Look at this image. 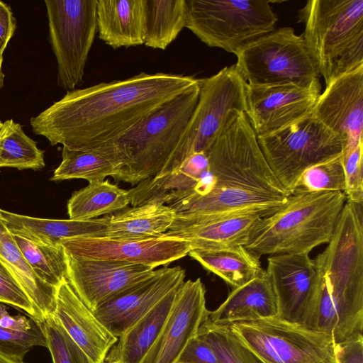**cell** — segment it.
<instances>
[{
  "mask_svg": "<svg viewBox=\"0 0 363 363\" xmlns=\"http://www.w3.org/2000/svg\"><path fill=\"white\" fill-rule=\"evenodd\" d=\"M230 326L263 363H337L332 335L277 316Z\"/></svg>",
  "mask_w": 363,
  "mask_h": 363,
  "instance_id": "cell-10",
  "label": "cell"
},
{
  "mask_svg": "<svg viewBox=\"0 0 363 363\" xmlns=\"http://www.w3.org/2000/svg\"><path fill=\"white\" fill-rule=\"evenodd\" d=\"M178 287L166 295L143 318L118 337L107 353L105 363L142 362L166 322Z\"/></svg>",
  "mask_w": 363,
  "mask_h": 363,
  "instance_id": "cell-24",
  "label": "cell"
},
{
  "mask_svg": "<svg viewBox=\"0 0 363 363\" xmlns=\"http://www.w3.org/2000/svg\"><path fill=\"white\" fill-rule=\"evenodd\" d=\"M185 274L179 266L156 269L148 278L96 308L93 313L104 328L118 337L180 286Z\"/></svg>",
  "mask_w": 363,
  "mask_h": 363,
  "instance_id": "cell-18",
  "label": "cell"
},
{
  "mask_svg": "<svg viewBox=\"0 0 363 363\" xmlns=\"http://www.w3.org/2000/svg\"><path fill=\"white\" fill-rule=\"evenodd\" d=\"M257 140L271 170L290 194L307 168L343 151L340 138L313 114L257 136Z\"/></svg>",
  "mask_w": 363,
  "mask_h": 363,
  "instance_id": "cell-9",
  "label": "cell"
},
{
  "mask_svg": "<svg viewBox=\"0 0 363 363\" xmlns=\"http://www.w3.org/2000/svg\"><path fill=\"white\" fill-rule=\"evenodd\" d=\"M13 237L27 263L43 281L57 288L67 279V253L62 244L47 245L19 235Z\"/></svg>",
  "mask_w": 363,
  "mask_h": 363,
  "instance_id": "cell-33",
  "label": "cell"
},
{
  "mask_svg": "<svg viewBox=\"0 0 363 363\" xmlns=\"http://www.w3.org/2000/svg\"><path fill=\"white\" fill-rule=\"evenodd\" d=\"M67 261L68 282L92 311L148 278L155 270L144 264L84 258L68 253Z\"/></svg>",
  "mask_w": 363,
  "mask_h": 363,
  "instance_id": "cell-13",
  "label": "cell"
},
{
  "mask_svg": "<svg viewBox=\"0 0 363 363\" xmlns=\"http://www.w3.org/2000/svg\"><path fill=\"white\" fill-rule=\"evenodd\" d=\"M103 363H105V362H103Z\"/></svg>",
  "mask_w": 363,
  "mask_h": 363,
  "instance_id": "cell-45",
  "label": "cell"
},
{
  "mask_svg": "<svg viewBox=\"0 0 363 363\" xmlns=\"http://www.w3.org/2000/svg\"><path fill=\"white\" fill-rule=\"evenodd\" d=\"M0 363H26L24 357L6 353L0 350Z\"/></svg>",
  "mask_w": 363,
  "mask_h": 363,
  "instance_id": "cell-42",
  "label": "cell"
},
{
  "mask_svg": "<svg viewBox=\"0 0 363 363\" xmlns=\"http://www.w3.org/2000/svg\"><path fill=\"white\" fill-rule=\"evenodd\" d=\"M208 313L201 279L184 281L159 336L140 363H176L188 342L199 334Z\"/></svg>",
  "mask_w": 363,
  "mask_h": 363,
  "instance_id": "cell-17",
  "label": "cell"
},
{
  "mask_svg": "<svg viewBox=\"0 0 363 363\" xmlns=\"http://www.w3.org/2000/svg\"><path fill=\"white\" fill-rule=\"evenodd\" d=\"M0 302L20 308L38 320L36 311L28 296L13 273L1 259Z\"/></svg>",
  "mask_w": 363,
  "mask_h": 363,
  "instance_id": "cell-37",
  "label": "cell"
},
{
  "mask_svg": "<svg viewBox=\"0 0 363 363\" xmlns=\"http://www.w3.org/2000/svg\"><path fill=\"white\" fill-rule=\"evenodd\" d=\"M45 347L47 342L42 324L33 317L11 315L0 303V350L24 357L33 347Z\"/></svg>",
  "mask_w": 363,
  "mask_h": 363,
  "instance_id": "cell-32",
  "label": "cell"
},
{
  "mask_svg": "<svg viewBox=\"0 0 363 363\" xmlns=\"http://www.w3.org/2000/svg\"><path fill=\"white\" fill-rule=\"evenodd\" d=\"M363 143L342 155L345 176L347 200L363 203Z\"/></svg>",
  "mask_w": 363,
  "mask_h": 363,
  "instance_id": "cell-38",
  "label": "cell"
},
{
  "mask_svg": "<svg viewBox=\"0 0 363 363\" xmlns=\"http://www.w3.org/2000/svg\"><path fill=\"white\" fill-rule=\"evenodd\" d=\"M235 56V67L248 84L321 86L303 37L291 27L274 29L246 45Z\"/></svg>",
  "mask_w": 363,
  "mask_h": 363,
  "instance_id": "cell-7",
  "label": "cell"
},
{
  "mask_svg": "<svg viewBox=\"0 0 363 363\" xmlns=\"http://www.w3.org/2000/svg\"><path fill=\"white\" fill-rule=\"evenodd\" d=\"M337 363H363V336L335 344Z\"/></svg>",
  "mask_w": 363,
  "mask_h": 363,
  "instance_id": "cell-40",
  "label": "cell"
},
{
  "mask_svg": "<svg viewBox=\"0 0 363 363\" xmlns=\"http://www.w3.org/2000/svg\"><path fill=\"white\" fill-rule=\"evenodd\" d=\"M186 28L201 42L236 54L275 28L278 18L264 0H186Z\"/></svg>",
  "mask_w": 363,
  "mask_h": 363,
  "instance_id": "cell-6",
  "label": "cell"
},
{
  "mask_svg": "<svg viewBox=\"0 0 363 363\" xmlns=\"http://www.w3.org/2000/svg\"><path fill=\"white\" fill-rule=\"evenodd\" d=\"M199 82L189 75L140 72L69 91L30 123L33 132L45 137L52 145L86 150L117 138Z\"/></svg>",
  "mask_w": 363,
  "mask_h": 363,
  "instance_id": "cell-1",
  "label": "cell"
},
{
  "mask_svg": "<svg viewBox=\"0 0 363 363\" xmlns=\"http://www.w3.org/2000/svg\"><path fill=\"white\" fill-rule=\"evenodd\" d=\"M3 56H0V89L4 86V74L2 71Z\"/></svg>",
  "mask_w": 363,
  "mask_h": 363,
  "instance_id": "cell-43",
  "label": "cell"
},
{
  "mask_svg": "<svg viewBox=\"0 0 363 363\" xmlns=\"http://www.w3.org/2000/svg\"><path fill=\"white\" fill-rule=\"evenodd\" d=\"M312 114L340 138L342 155L363 143V65L325 85Z\"/></svg>",
  "mask_w": 363,
  "mask_h": 363,
  "instance_id": "cell-16",
  "label": "cell"
},
{
  "mask_svg": "<svg viewBox=\"0 0 363 363\" xmlns=\"http://www.w3.org/2000/svg\"><path fill=\"white\" fill-rule=\"evenodd\" d=\"M0 259L13 273L30 300L42 322L47 315L53 313L57 288L43 281L27 263L13 234L0 219Z\"/></svg>",
  "mask_w": 363,
  "mask_h": 363,
  "instance_id": "cell-27",
  "label": "cell"
},
{
  "mask_svg": "<svg viewBox=\"0 0 363 363\" xmlns=\"http://www.w3.org/2000/svg\"><path fill=\"white\" fill-rule=\"evenodd\" d=\"M199 96V82L111 141L116 144L124 158L123 167L113 179L137 185L158 174L177 145Z\"/></svg>",
  "mask_w": 363,
  "mask_h": 363,
  "instance_id": "cell-5",
  "label": "cell"
},
{
  "mask_svg": "<svg viewBox=\"0 0 363 363\" xmlns=\"http://www.w3.org/2000/svg\"><path fill=\"white\" fill-rule=\"evenodd\" d=\"M276 296L265 270L234 288L218 308L209 311L207 321L212 324L230 325L277 315Z\"/></svg>",
  "mask_w": 363,
  "mask_h": 363,
  "instance_id": "cell-21",
  "label": "cell"
},
{
  "mask_svg": "<svg viewBox=\"0 0 363 363\" xmlns=\"http://www.w3.org/2000/svg\"><path fill=\"white\" fill-rule=\"evenodd\" d=\"M188 255L233 289L245 284L264 271L259 258L242 245L215 250H191Z\"/></svg>",
  "mask_w": 363,
  "mask_h": 363,
  "instance_id": "cell-28",
  "label": "cell"
},
{
  "mask_svg": "<svg viewBox=\"0 0 363 363\" xmlns=\"http://www.w3.org/2000/svg\"><path fill=\"white\" fill-rule=\"evenodd\" d=\"M129 204L128 190L104 180L75 191L67 202V213L70 220H89L120 211Z\"/></svg>",
  "mask_w": 363,
  "mask_h": 363,
  "instance_id": "cell-30",
  "label": "cell"
},
{
  "mask_svg": "<svg viewBox=\"0 0 363 363\" xmlns=\"http://www.w3.org/2000/svg\"><path fill=\"white\" fill-rule=\"evenodd\" d=\"M0 219L13 234L33 242L57 245L65 239L77 237H104L107 216L89 220L34 218L0 208Z\"/></svg>",
  "mask_w": 363,
  "mask_h": 363,
  "instance_id": "cell-22",
  "label": "cell"
},
{
  "mask_svg": "<svg viewBox=\"0 0 363 363\" xmlns=\"http://www.w3.org/2000/svg\"><path fill=\"white\" fill-rule=\"evenodd\" d=\"M346 201L342 191L291 194L277 210L259 218L244 246L258 258L309 254L330 242Z\"/></svg>",
  "mask_w": 363,
  "mask_h": 363,
  "instance_id": "cell-3",
  "label": "cell"
},
{
  "mask_svg": "<svg viewBox=\"0 0 363 363\" xmlns=\"http://www.w3.org/2000/svg\"><path fill=\"white\" fill-rule=\"evenodd\" d=\"M143 44L165 50L186 27V0H143Z\"/></svg>",
  "mask_w": 363,
  "mask_h": 363,
  "instance_id": "cell-29",
  "label": "cell"
},
{
  "mask_svg": "<svg viewBox=\"0 0 363 363\" xmlns=\"http://www.w3.org/2000/svg\"><path fill=\"white\" fill-rule=\"evenodd\" d=\"M176 217L169 206L148 203L125 208L116 214L107 215L104 237L121 240H145L166 233Z\"/></svg>",
  "mask_w": 363,
  "mask_h": 363,
  "instance_id": "cell-25",
  "label": "cell"
},
{
  "mask_svg": "<svg viewBox=\"0 0 363 363\" xmlns=\"http://www.w3.org/2000/svg\"><path fill=\"white\" fill-rule=\"evenodd\" d=\"M215 186L169 206L176 215L271 213L290 195L271 170L245 112L232 110L204 152Z\"/></svg>",
  "mask_w": 363,
  "mask_h": 363,
  "instance_id": "cell-2",
  "label": "cell"
},
{
  "mask_svg": "<svg viewBox=\"0 0 363 363\" xmlns=\"http://www.w3.org/2000/svg\"><path fill=\"white\" fill-rule=\"evenodd\" d=\"M45 166L44 151L26 135L21 125L12 119L3 123L0 130V167L38 170Z\"/></svg>",
  "mask_w": 363,
  "mask_h": 363,
  "instance_id": "cell-31",
  "label": "cell"
},
{
  "mask_svg": "<svg viewBox=\"0 0 363 363\" xmlns=\"http://www.w3.org/2000/svg\"><path fill=\"white\" fill-rule=\"evenodd\" d=\"M62 158L52 181L82 179L89 183L101 182L107 177L113 178L123 165V156L113 142L86 150L63 147Z\"/></svg>",
  "mask_w": 363,
  "mask_h": 363,
  "instance_id": "cell-26",
  "label": "cell"
},
{
  "mask_svg": "<svg viewBox=\"0 0 363 363\" xmlns=\"http://www.w3.org/2000/svg\"><path fill=\"white\" fill-rule=\"evenodd\" d=\"M45 4L57 62V84L72 91L83 81L97 31V0H45Z\"/></svg>",
  "mask_w": 363,
  "mask_h": 363,
  "instance_id": "cell-11",
  "label": "cell"
},
{
  "mask_svg": "<svg viewBox=\"0 0 363 363\" xmlns=\"http://www.w3.org/2000/svg\"><path fill=\"white\" fill-rule=\"evenodd\" d=\"M2 125H3V123L1 121H0V130H1V127H2Z\"/></svg>",
  "mask_w": 363,
  "mask_h": 363,
  "instance_id": "cell-44",
  "label": "cell"
},
{
  "mask_svg": "<svg viewBox=\"0 0 363 363\" xmlns=\"http://www.w3.org/2000/svg\"><path fill=\"white\" fill-rule=\"evenodd\" d=\"M265 272L276 296L277 317L313 329L320 286L309 254L269 256Z\"/></svg>",
  "mask_w": 363,
  "mask_h": 363,
  "instance_id": "cell-12",
  "label": "cell"
},
{
  "mask_svg": "<svg viewBox=\"0 0 363 363\" xmlns=\"http://www.w3.org/2000/svg\"><path fill=\"white\" fill-rule=\"evenodd\" d=\"M247 86L235 65L199 79V96L193 114L175 149L154 177L171 174L190 155L204 152L232 110L245 112Z\"/></svg>",
  "mask_w": 363,
  "mask_h": 363,
  "instance_id": "cell-8",
  "label": "cell"
},
{
  "mask_svg": "<svg viewBox=\"0 0 363 363\" xmlns=\"http://www.w3.org/2000/svg\"><path fill=\"white\" fill-rule=\"evenodd\" d=\"M16 28V22L13 12L6 4L0 1V56L3 55Z\"/></svg>",
  "mask_w": 363,
  "mask_h": 363,
  "instance_id": "cell-41",
  "label": "cell"
},
{
  "mask_svg": "<svg viewBox=\"0 0 363 363\" xmlns=\"http://www.w3.org/2000/svg\"><path fill=\"white\" fill-rule=\"evenodd\" d=\"M99 38L114 49L143 45V0H97Z\"/></svg>",
  "mask_w": 363,
  "mask_h": 363,
  "instance_id": "cell-23",
  "label": "cell"
},
{
  "mask_svg": "<svg viewBox=\"0 0 363 363\" xmlns=\"http://www.w3.org/2000/svg\"><path fill=\"white\" fill-rule=\"evenodd\" d=\"M176 363H219L216 354L204 335L192 337L180 354Z\"/></svg>",
  "mask_w": 363,
  "mask_h": 363,
  "instance_id": "cell-39",
  "label": "cell"
},
{
  "mask_svg": "<svg viewBox=\"0 0 363 363\" xmlns=\"http://www.w3.org/2000/svg\"><path fill=\"white\" fill-rule=\"evenodd\" d=\"M342 155L307 168L299 177L294 192L345 191ZM292 193V194H293Z\"/></svg>",
  "mask_w": 363,
  "mask_h": 363,
  "instance_id": "cell-35",
  "label": "cell"
},
{
  "mask_svg": "<svg viewBox=\"0 0 363 363\" xmlns=\"http://www.w3.org/2000/svg\"><path fill=\"white\" fill-rule=\"evenodd\" d=\"M260 217L257 213L217 216L176 215L169 229L161 237L184 240L191 250H198L245 245Z\"/></svg>",
  "mask_w": 363,
  "mask_h": 363,
  "instance_id": "cell-19",
  "label": "cell"
},
{
  "mask_svg": "<svg viewBox=\"0 0 363 363\" xmlns=\"http://www.w3.org/2000/svg\"><path fill=\"white\" fill-rule=\"evenodd\" d=\"M297 17L325 85L363 65V0H309Z\"/></svg>",
  "mask_w": 363,
  "mask_h": 363,
  "instance_id": "cell-4",
  "label": "cell"
},
{
  "mask_svg": "<svg viewBox=\"0 0 363 363\" xmlns=\"http://www.w3.org/2000/svg\"><path fill=\"white\" fill-rule=\"evenodd\" d=\"M199 333L211 345L219 363H263L239 340L230 325L212 324L206 319Z\"/></svg>",
  "mask_w": 363,
  "mask_h": 363,
  "instance_id": "cell-34",
  "label": "cell"
},
{
  "mask_svg": "<svg viewBox=\"0 0 363 363\" xmlns=\"http://www.w3.org/2000/svg\"><path fill=\"white\" fill-rule=\"evenodd\" d=\"M40 323L53 363H93L53 313Z\"/></svg>",
  "mask_w": 363,
  "mask_h": 363,
  "instance_id": "cell-36",
  "label": "cell"
},
{
  "mask_svg": "<svg viewBox=\"0 0 363 363\" xmlns=\"http://www.w3.org/2000/svg\"><path fill=\"white\" fill-rule=\"evenodd\" d=\"M52 313L93 363L104 362L118 337L101 325L76 294L67 279L57 287Z\"/></svg>",
  "mask_w": 363,
  "mask_h": 363,
  "instance_id": "cell-20",
  "label": "cell"
},
{
  "mask_svg": "<svg viewBox=\"0 0 363 363\" xmlns=\"http://www.w3.org/2000/svg\"><path fill=\"white\" fill-rule=\"evenodd\" d=\"M67 253L84 258L119 261L156 268L178 260L191 250L182 240L155 237L121 240L106 237H77L61 242Z\"/></svg>",
  "mask_w": 363,
  "mask_h": 363,
  "instance_id": "cell-15",
  "label": "cell"
},
{
  "mask_svg": "<svg viewBox=\"0 0 363 363\" xmlns=\"http://www.w3.org/2000/svg\"><path fill=\"white\" fill-rule=\"evenodd\" d=\"M321 86L292 84L247 86V118L257 136L264 135L313 113Z\"/></svg>",
  "mask_w": 363,
  "mask_h": 363,
  "instance_id": "cell-14",
  "label": "cell"
}]
</instances>
